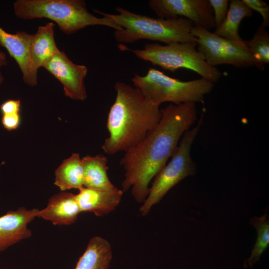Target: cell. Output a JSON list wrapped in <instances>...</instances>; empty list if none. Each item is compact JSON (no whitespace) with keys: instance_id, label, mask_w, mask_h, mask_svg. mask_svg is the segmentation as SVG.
<instances>
[{"instance_id":"25","label":"cell","mask_w":269,"mask_h":269,"mask_svg":"<svg viewBox=\"0 0 269 269\" xmlns=\"http://www.w3.org/2000/svg\"><path fill=\"white\" fill-rule=\"evenodd\" d=\"M20 109V101L19 100H8L0 106V111L2 115L19 113Z\"/></svg>"},{"instance_id":"22","label":"cell","mask_w":269,"mask_h":269,"mask_svg":"<svg viewBox=\"0 0 269 269\" xmlns=\"http://www.w3.org/2000/svg\"><path fill=\"white\" fill-rule=\"evenodd\" d=\"M212 7L215 23V29L219 27L223 22L227 14L229 0H209Z\"/></svg>"},{"instance_id":"14","label":"cell","mask_w":269,"mask_h":269,"mask_svg":"<svg viewBox=\"0 0 269 269\" xmlns=\"http://www.w3.org/2000/svg\"><path fill=\"white\" fill-rule=\"evenodd\" d=\"M80 213L75 195L62 192L53 195L45 208L38 209L36 217L49 221L54 225H69L75 223Z\"/></svg>"},{"instance_id":"9","label":"cell","mask_w":269,"mask_h":269,"mask_svg":"<svg viewBox=\"0 0 269 269\" xmlns=\"http://www.w3.org/2000/svg\"><path fill=\"white\" fill-rule=\"evenodd\" d=\"M148 4L158 17H182L191 21L194 26L208 30L215 28L213 12L209 0H150Z\"/></svg>"},{"instance_id":"10","label":"cell","mask_w":269,"mask_h":269,"mask_svg":"<svg viewBox=\"0 0 269 269\" xmlns=\"http://www.w3.org/2000/svg\"><path fill=\"white\" fill-rule=\"evenodd\" d=\"M43 67L62 84L66 96L77 101L87 99L84 84L88 72L86 66L74 63L64 52L58 50Z\"/></svg>"},{"instance_id":"13","label":"cell","mask_w":269,"mask_h":269,"mask_svg":"<svg viewBox=\"0 0 269 269\" xmlns=\"http://www.w3.org/2000/svg\"><path fill=\"white\" fill-rule=\"evenodd\" d=\"M75 195L81 212H93L103 216L115 209L120 203L123 191L116 187L104 190L83 187Z\"/></svg>"},{"instance_id":"16","label":"cell","mask_w":269,"mask_h":269,"mask_svg":"<svg viewBox=\"0 0 269 269\" xmlns=\"http://www.w3.org/2000/svg\"><path fill=\"white\" fill-rule=\"evenodd\" d=\"M85 187L108 190L116 187L108 176V159L102 154L86 155L81 158Z\"/></svg>"},{"instance_id":"12","label":"cell","mask_w":269,"mask_h":269,"mask_svg":"<svg viewBox=\"0 0 269 269\" xmlns=\"http://www.w3.org/2000/svg\"><path fill=\"white\" fill-rule=\"evenodd\" d=\"M31 37L32 34L24 31L9 33L0 26V46L4 47L15 60L24 82L34 86L37 84L38 77L32 74L31 70L29 50Z\"/></svg>"},{"instance_id":"18","label":"cell","mask_w":269,"mask_h":269,"mask_svg":"<svg viewBox=\"0 0 269 269\" xmlns=\"http://www.w3.org/2000/svg\"><path fill=\"white\" fill-rule=\"evenodd\" d=\"M253 14V11L243 0H232L225 19L213 32L226 39L241 41L243 39L239 32L240 24L244 18L251 17Z\"/></svg>"},{"instance_id":"4","label":"cell","mask_w":269,"mask_h":269,"mask_svg":"<svg viewBox=\"0 0 269 269\" xmlns=\"http://www.w3.org/2000/svg\"><path fill=\"white\" fill-rule=\"evenodd\" d=\"M13 10L15 15L22 19H50L66 34L92 25L122 29L112 19L98 17L91 13L83 0H17L13 3Z\"/></svg>"},{"instance_id":"23","label":"cell","mask_w":269,"mask_h":269,"mask_svg":"<svg viewBox=\"0 0 269 269\" xmlns=\"http://www.w3.org/2000/svg\"><path fill=\"white\" fill-rule=\"evenodd\" d=\"M243 1L253 11L255 10L261 14L263 19L261 25L266 28L269 25V6L261 0H243Z\"/></svg>"},{"instance_id":"3","label":"cell","mask_w":269,"mask_h":269,"mask_svg":"<svg viewBox=\"0 0 269 269\" xmlns=\"http://www.w3.org/2000/svg\"><path fill=\"white\" fill-rule=\"evenodd\" d=\"M117 14L94 11L110 18L122 27L115 30V40L120 43H132L141 39L165 43L196 42L191 33L194 26L190 20L179 17L174 18H154L132 12L123 7L116 8Z\"/></svg>"},{"instance_id":"20","label":"cell","mask_w":269,"mask_h":269,"mask_svg":"<svg viewBox=\"0 0 269 269\" xmlns=\"http://www.w3.org/2000/svg\"><path fill=\"white\" fill-rule=\"evenodd\" d=\"M257 231V238L250 257L245 261L244 267H253L259 260L269 245V221L265 213L261 217L254 216L250 220Z\"/></svg>"},{"instance_id":"26","label":"cell","mask_w":269,"mask_h":269,"mask_svg":"<svg viewBox=\"0 0 269 269\" xmlns=\"http://www.w3.org/2000/svg\"><path fill=\"white\" fill-rule=\"evenodd\" d=\"M7 64V60L5 54L2 52H0V67L6 66ZM4 80V77L2 73H0V84H1Z\"/></svg>"},{"instance_id":"8","label":"cell","mask_w":269,"mask_h":269,"mask_svg":"<svg viewBox=\"0 0 269 269\" xmlns=\"http://www.w3.org/2000/svg\"><path fill=\"white\" fill-rule=\"evenodd\" d=\"M191 33L195 38L198 51L211 67L221 64L239 68L256 67L247 40H230L196 26L192 27Z\"/></svg>"},{"instance_id":"15","label":"cell","mask_w":269,"mask_h":269,"mask_svg":"<svg viewBox=\"0 0 269 269\" xmlns=\"http://www.w3.org/2000/svg\"><path fill=\"white\" fill-rule=\"evenodd\" d=\"M54 28V23L49 22L38 27L36 32L32 34L29 53L31 72L36 77L38 69L59 50L55 41Z\"/></svg>"},{"instance_id":"11","label":"cell","mask_w":269,"mask_h":269,"mask_svg":"<svg viewBox=\"0 0 269 269\" xmlns=\"http://www.w3.org/2000/svg\"><path fill=\"white\" fill-rule=\"evenodd\" d=\"M38 210L20 207L0 216V252L31 236L28 225L36 217Z\"/></svg>"},{"instance_id":"6","label":"cell","mask_w":269,"mask_h":269,"mask_svg":"<svg viewBox=\"0 0 269 269\" xmlns=\"http://www.w3.org/2000/svg\"><path fill=\"white\" fill-rule=\"evenodd\" d=\"M139 59L174 72L184 68L193 71L206 80L215 83L221 72L210 66L198 51L196 42H174L165 45L157 43L145 44L143 49H130Z\"/></svg>"},{"instance_id":"21","label":"cell","mask_w":269,"mask_h":269,"mask_svg":"<svg viewBox=\"0 0 269 269\" xmlns=\"http://www.w3.org/2000/svg\"><path fill=\"white\" fill-rule=\"evenodd\" d=\"M250 51L256 63V67L264 70L265 64L269 63V33L261 25L254 36L247 41Z\"/></svg>"},{"instance_id":"1","label":"cell","mask_w":269,"mask_h":269,"mask_svg":"<svg viewBox=\"0 0 269 269\" xmlns=\"http://www.w3.org/2000/svg\"><path fill=\"white\" fill-rule=\"evenodd\" d=\"M156 126L135 146L125 152L120 164L124 170L123 192L132 188L139 203L143 202L151 180L166 164L175 151L184 134L197 119L196 103L170 104L161 109Z\"/></svg>"},{"instance_id":"19","label":"cell","mask_w":269,"mask_h":269,"mask_svg":"<svg viewBox=\"0 0 269 269\" xmlns=\"http://www.w3.org/2000/svg\"><path fill=\"white\" fill-rule=\"evenodd\" d=\"M54 184L61 191L71 189L79 190L83 186V168L78 153H73L65 159L56 170Z\"/></svg>"},{"instance_id":"5","label":"cell","mask_w":269,"mask_h":269,"mask_svg":"<svg viewBox=\"0 0 269 269\" xmlns=\"http://www.w3.org/2000/svg\"><path fill=\"white\" fill-rule=\"evenodd\" d=\"M132 81L134 87L159 106L165 102L176 105L202 102L214 86V83L202 77L181 81L152 68H149L144 76L135 74Z\"/></svg>"},{"instance_id":"2","label":"cell","mask_w":269,"mask_h":269,"mask_svg":"<svg viewBox=\"0 0 269 269\" xmlns=\"http://www.w3.org/2000/svg\"><path fill=\"white\" fill-rule=\"evenodd\" d=\"M114 87L116 97L107 120L109 135L102 145L109 155L135 146L156 126L161 116L160 106L137 88L121 81Z\"/></svg>"},{"instance_id":"24","label":"cell","mask_w":269,"mask_h":269,"mask_svg":"<svg viewBox=\"0 0 269 269\" xmlns=\"http://www.w3.org/2000/svg\"><path fill=\"white\" fill-rule=\"evenodd\" d=\"M1 122L3 127L8 131L18 128L21 122L19 113L2 115Z\"/></svg>"},{"instance_id":"17","label":"cell","mask_w":269,"mask_h":269,"mask_svg":"<svg viewBox=\"0 0 269 269\" xmlns=\"http://www.w3.org/2000/svg\"><path fill=\"white\" fill-rule=\"evenodd\" d=\"M112 258L110 243L100 236H95L90 240L75 269H108Z\"/></svg>"},{"instance_id":"7","label":"cell","mask_w":269,"mask_h":269,"mask_svg":"<svg viewBox=\"0 0 269 269\" xmlns=\"http://www.w3.org/2000/svg\"><path fill=\"white\" fill-rule=\"evenodd\" d=\"M203 119L202 115L196 126L184 134L170 161L154 177L149 193L139 209L142 216L147 215L152 207L173 187L187 176L195 174L196 166L191 158V150L203 124Z\"/></svg>"}]
</instances>
